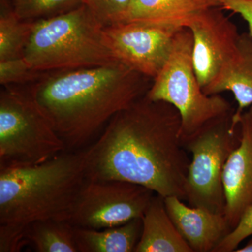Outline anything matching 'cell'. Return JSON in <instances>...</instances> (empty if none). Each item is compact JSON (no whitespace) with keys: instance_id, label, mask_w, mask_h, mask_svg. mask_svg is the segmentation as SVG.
Here are the masks:
<instances>
[{"instance_id":"cell-9","label":"cell","mask_w":252,"mask_h":252,"mask_svg":"<svg viewBox=\"0 0 252 252\" xmlns=\"http://www.w3.org/2000/svg\"><path fill=\"white\" fill-rule=\"evenodd\" d=\"M182 27L127 22L104 28L116 59L132 70L154 79L171 54Z\"/></svg>"},{"instance_id":"cell-12","label":"cell","mask_w":252,"mask_h":252,"mask_svg":"<svg viewBox=\"0 0 252 252\" xmlns=\"http://www.w3.org/2000/svg\"><path fill=\"white\" fill-rule=\"evenodd\" d=\"M169 216L193 252H213L231 231L225 215L187 205L176 196L164 198Z\"/></svg>"},{"instance_id":"cell-22","label":"cell","mask_w":252,"mask_h":252,"mask_svg":"<svg viewBox=\"0 0 252 252\" xmlns=\"http://www.w3.org/2000/svg\"><path fill=\"white\" fill-rule=\"evenodd\" d=\"M252 235V204L244 212L238 225L217 245L213 252H232L239 245Z\"/></svg>"},{"instance_id":"cell-7","label":"cell","mask_w":252,"mask_h":252,"mask_svg":"<svg viewBox=\"0 0 252 252\" xmlns=\"http://www.w3.org/2000/svg\"><path fill=\"white\" fill-rule=\"evenodd\" d=\"M233 112L215 119L183 142L191 154L186 182V200L192 207L225 215L223 174L225 162L240 142Z\"/></svg>"},{"instance_id":"cell-21","label":"cell","mask_w":252,"mask_h":252,"mask_svg":"<svg viewBox=\"0 0 252 252\" xmlns=\"http://www.w3.org/2000/svg\"><path fill=\"white\" fill-rule=\"evenodd\" d=\"M43 73L32 69L23 58L0 61V84L3 86L32 84Z\"/></svg>"},{"instance_id":"cell-3","label":"cell","mask_w":252,"mask_h":252,"mask_svg":"<svg viewBox=\"0 0 252 252\" xmlns=\"http://www.w3.org/2000/svg\"><path fill=\"white\" fill-rule=\"evenodd\" d=\"M86 178L85 149L38 165L0 167V224L64 220Z\"/></svg>"},{"instance_id":"cell-1","label":"cell","mask_w":252,"mask_h":252,"mask_svg":"<svg viewBox=\"0 0 252 252\" xmlns=\"http://www.w3.org/2000/svg\"><path fill=\"white\" fill-rule=\"evenodd\" d=\"M85 151L87 178L125 181L186 200L190 159L171 104L144 95L116 114Z\"/></svg>"},{"instance_id":"cell-24","label":"cell","mask_w":252,"mask_h":252,"mask_svg":"<svg viewBox=\"0 0 252 252\" xmlns=\"http://www.w3.org/2000/svg\"><path fill=\"white\" fill-rule=\"evenodd\" d=\"M223 10L238 14L248 23L249 34L252 37V0H220Z\"/></svg>"},{"instance_id":"cell-20","label":"cell","mask_w":252,"mask_h":252,"mask_svg":"<svg viewBox=\"0 0 252 252\" xmlns=\"http://www.w3.org/2000/svg\"><path fill=\"white\" fill-rule=\"evenodd\" d=\"M132 0H84V4L104 28L125 23Z\"/></svg>"},{"instance_id":"cell-17","label":"cell","mask_w":252,"mask_h":252,"mask_svg":"<svg viewBox=\"0 0 252 252\" xmlns=\"http://www.w3.org/2000/svg\"><path fill=\"white\" fill-rule=\"evenodd\" d=\"M26 239L36 252H79L75 227L67 220L49 219L26 227Z\"/></svg>"},{"instance_id":"cell-18","label":"cell","mask_w":252,"mask_h":252,"mask_svg":"<svg viewBox=\"0 0 252 252\" xmlns=\"http://www.w3.org/2000/svg\"><path fill=\"white\" fill-rule=\"evenodd\" d=\"M33 22L20 20L13 7L1 8L0 61L23 58Z\"/></svg>"},{"instance_id":"cell-15","label":"cell","mask_w":252,"mask_h":252,"mask_svg":"<svg viewBox=\"0 0 252 252\" xmlns=\"http://www.w3.org/2000/svg\"><path fill=\"white\" fill-rule=\"evenodd\" d=\"M142 220V234L135 252H193L169 216L160 195L155 194Z\"/></svg>"},{"instance_id":"cell-19","label":"cell","mask_w":252,"mask_h":252,"mask_svg":"<svg viewBox=\"0 0 252 252\" xmlns=\"http://www.w3.org/2000/svg\"><path fill=\"white\" fill-rule=\"evenodd\" d=\"M84 5V0H14L16 16L21 21H36L59 16Z\"/></svg>"},{"instance_id":"cell-13","label":"cell","mask_w":252,"mask_h":252,"mask_svg":"<svg viewBox=\"0 0 252 252\" xmlns=\"http://www.w3.org/2000/svg\"><path fill=\"white\" fill-rule=\"evenodd\" d=\"M203 91L208 95L231 92L238 103L232 119L239 125L242 114L252 105V37L249 33L240 34L234 54Z\"/></svg>"},{"instance_id":"cell-6","label":"cell","mask_w":252,"mask_h":252,"mask_svg":"<svg viewBox=\"0 0 252 252\" xmlns=\"http://www.w3.org/2000/svg\"><path fill=\"white\" fill-rule=\"evenodd\" d=\"M67 151L25 89L0 92V167L38 165Z\"/></svg>"},{"instance_id":"cell-8","label":"cell","mask_w":252,"mask_h":252,"mask_svg":"<svg viewBox=\"0 0 252 252\" xmlns=\"http://www.w3.org/2000/svg\"><path fill=\"white\" fill-rule=\"evenodd\" d=\"M155 194L125 181L86 178L64 220L74 227L95 230L124 224L141 218Z\"/></svg>"},{"instance_id":"cell-2","label":"cell","mask_w":252,"mask_h":252,"mask_svg":"<svg viewBox=\"0 0 252 252\" xmlns=\"http://www.w3.org/2000/svg\"><path fill=\"white\" fill-rule=\"evenodd\" d=\"M149 79L117 62L44 72L25 90L67 151H77L116 114L146 95Z\"/></svg>"},{"instance_id":"cell-23","label":"cell","mask_w":252,"mask_h":252,"mask_svg":"<svg viewBox=\"0 0 252 252\" xmlns=\"http://www.w3.org/2000/svg\"><path fill=\"white\" fill-rule=\"evenodd\" d=\"M26 226L17 224H0V252H19L28 245Z\"/></svg>"},{"instance_id":"cell-4","label":"cell","mask_w":252,"mask_h":252,"mask_svg":"<svg viewBox=\"0 0 252 252\" xmlns=\"http://www.w3.org/2000/svg\"><path fill=\"white\" fill-rule=\"evenodd\" d=\"M23 59L39 72L119 62L104 26L84 4L65 14L34 21Z\"/></svg>"},{"instance_id":"cell-25","label":"cell","mask_w":252,"mask_h":252,"mask_svg":"<svg viewBox=\"0 0 252 252\" xmlns=\"http://www.w3.org/2000/svg\"><path fill=\"white\" fill-rule=\"evenodd\" d=\"M235 252H252V238L249 240L247 245L242 248H238Z\"/></svg>"},{"instance_id":"cell-11","label":"cell","mask_w":252,"mask_h":252,"mask_svg":"<svg viewBox=\"0 0 252 252\" xmlns=\"http://www.w3.org/2000/svg\"><path fill=\"white\" fill-rule=\"evenodd\" d=\"M240 142L225 162V217L233 230L252 204V105L239 119Z\"/></svg>"},{"instance_id":"cell-5","label":"cell","mask_w":252,"mask_h":252,"mask_svg":"<svg viewBox=\"0 0 252 252\" xmlns=\"http://www.w3.org/2000/svg\"><path fill=\"white\" fill-rule=\"evenodd\" d=\"M192 51L191 32L182 28L176 34L167 62L146 94L152 100L167 102L177 109L183 142L209 123L234 111L220 94L203 92L194 69Z\"/></svg>"},{"instance_id":"cell-16","label":"cell","mask_w":252,"mask_h":252,"mask_svg":"<svg viewBox=\"0 0 252 252\" xmlns=\"http://www.w3.org/2000/svg\"><path fill=\"white\" fill-rule=\"evenodd\" d=\"M142 230V217L104 229L75 227L76 242L79 252H135Z\"/></svg>"},{"instance_id":"cell-14","label":"cell","mask_w":252,"mask_h":252,"mask_svg":"<svg viewBox=\"0 0 252 252\" xmlns=\"http://www.w3.org/2000/svg\"><path fill=\"white\" fill-rule=\"evenodd\" d=\"M215 7L220 0H132L125 23L185 28L193 16Z\"/></svg>"},{"instance_id":"cell-10","label":"cell","mask_w":252,"mask_h":252,"mask_svg":"<svg viewBox=\"0 0 252 252\" xmlns=\"http://www.w3.org/2000/svg\"><path fill=\"white\" fill-rule=\"evenodd\" d=\"M221 8L205 10L186 24L193 36L194 69L202 89L214 80L234 54L240 34Z\"/></svg>"}]
</instances>
